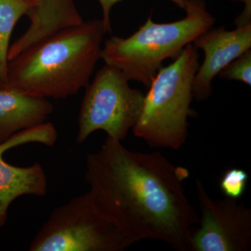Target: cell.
I'll list each match as a JSON object with an SVG mask.
<instances>
[{
    "label": "cell",
    "mask_w": 251,
    "mask_h": 251,
    "mask_svg": "<svg viewBox=\"0 0 251 251\" xmlns=\"http://www.w3.org/2000/svg\"><path fill=\"white\" fill-rule=\"evenodd\" d=\"M188 176L159 151H130L109 137L86 157L89 190L125 233L135 243L159 240L178 251H192L193 226L199 224L184 191Z\"/></svg>",
    "instance_id": "1"
},
{
    "label": "cell",
    "mask_w": 251,
    "mask_h": 251,
    "mask_svg": "<svg viewBox=\"0 0 251 251\" xmlns=\"http://www.w3.org/2000/svg\"><path fill=\"white\" fill-rule=\"evenodd\" d=\"M105 34L101 19L60 29L8 61V83L41 98L75 95L90 83Z\"/></svg>",
    "instance_id": "2"
},
{
    "label": "cell",
    "mask_w": 251,
    "mask_h": 251,
    "mask_svg": "<svg viewBox=\"0 0 251 251\" xmlns=\"http://www.w3.org/2000/svg\"><path fill=\"white\" fill-rule=\"evenodd\" d=\"M184 11L186 16L179 21L157 23L150 16L129 37L112 36L102 47L100 59L119 69L128 81L148 88L166 59L176 58L215 23L204 0H186Z\"/></svg>",
    "instance_id": "3"
},
{
    "label": "cell",
    "mask_w": 251,
    "mask_h": 251,
    "mask_svg": "<svg viewBox=\"0 0 251 251\" xmlns=\"http://www.w3.org/2000/svg\"><path fill=\"white\" fill-rule=\"evenodd\" d=\"M199 56L195 46L188 44L174 62L156 73L132 129L135 136L155 148L177 150L184 146L188 135V119L197 116L191 104Z\"/></svg>",
    "instance_id": "4"
},
{
    "label": "cell",
    "mask_w": 251,
    "mask_h": 251,
    "mask_svg": "<svg viewBox=\"0 0 251 251\" xmlns=\"http://www.w3.org/2000/svg\"><path fill=\"white\" fill-rule=\"evenodd\" d=\"M135 244L87 192L56 208L30 251H122Z\"/></svg>",
    "instance_id": "5"
},
{
    "label": "cell",
    "mask_w": 251,
    "mask_h": 251,
    "mask_svg": "<svg viewBox=\"0 0 251 251\" xmlns=\"http://www.w3.org/2000/svg\"><path fill=\"white\" fill-rule=\"evenodd\" d=\"M117 68L104 66L86 87L78 115L76 142L82 144L91 134L103 130L120 140L133 129L143 109L145 94L132 88Z\"/></svg>",
    "instance_id": "6"
},
{
    "label": "cell",
    "mask_w": 251,
    "mask_h": 251,
    "mask_svg": "<svg viewBox=\"0 0 251 251\" xmlns=\"http://www.w3.org/2000/svg\"><path fill=\"white\" fill-rule=\"evenodd\" d=\"M201 219L193 229L192 251L251 250V209L237 200L214 199L201 180L196 181Z\"/></svg>",
    "instance_id": "7"
},
{
    "label": "cell",
    "mask_w": 251,
    "mask_h": 251,
    "mask_svg": "<svg viewBox=\"0 0 251 251\" xmlns=\"http://www.w3.org/2000/svg\"><path fill=\"white\" fill-rule=\"evenodd\" d=\"M57 138L54 125L44 122L18 132L0 143V227L6 224L9 206L14 201L23 196H46L49 187L47 176L41 164L36 163L26 167L13 166L4 161L3 153L10 149L28 143L53 146Z\"/></svg>",
    "instance_id": "8"
},
{
    "label": "cell",
    "mask_w": 251,
    "mask_h": 251,
    "mask_svg": "<svg viewBox=\"0 0 251 251\" xmlns=\"http://www.w3.org/2000/svg\"><path fill=\"white\" fill-rule=\"evenodd\" d=\"M204 59L193 82V99L203 101L212 93V81L229 63L251 49V25L227 30L224 26L206 30L193 42Z\"/></svg>",
    "instance_id": "9"
},
{
    "label": "cell",
    "mask_w": 251,
    "mask_h": 251,
    "mask_svg": "<svg viewBox=\"0 0 251 251\" xmlns=\"http://www.w3.org/2000/svg\"><path fill=\"white\" fill-rule=\"evenodd\" d=\"M27 16L30 25L25 32L10 46L9 60L60 29L84 22L74 0H39L38 4Z\"/></svg>",
    "instance_id": "10"
},
{
    "label": "cell",
    "mask_w": 251,
    "mask_h": 251,
    "mask_svg": "<svg viewBox=\"0 0 251 251\" xmlns=\"http://www.w3.org/2000/svg\"><path fill=\"white\" fill-rule=\"evenodd\" d=\"M52 112L53 105L48 99L0 85V143L18 132L44 123Z\"/></svg>",
    "instance_id": "11"
},
{
    "label": "cell",
    "mask_w": 251,
    "mask_h": 251,
    "mask_svg": "<svg viewBox=\"0 0 251 251\" xmlns=\"http://www.w3.org/2000/svg\"><path fill=\"white\" fill-rule=\"evenodd\" d=\"M37 4L36 0H0V85H9L8 52L15 25Z\"/></svg>",
    "instance_id": "12"
},
{
    "label": "cell",
    "mask_w": 251,
    "mask_h": 251,
    "mask_svg": "<svg viewBox=\"0 0 251 251\" xmlns=\"http://www.w3.org/2000/svg\"><path fill=\"white\" fill-rule=\"evenodd\" d=\"M249 178V175L244 170L230 168L224 173L220 180V188L226 198L239 199L245 193Z\"/></svg>",
    "instance_id": "13"
},
{
    "label": "cell",
    "mask_w": 251,
    "mask_h": 251,
    "mask_svg": "<svg viewBox=\"0 0 251 251\" xmlns=\"http://www.w3.org/2000/svg\"><path fill=\"white\" fill-rule=\"evenodd\" d=\"M221 78L227 80L240 81L251 85V49L246 51L219 73Z\"/></svg>",
    "instance_id": "14"
},
{
    "label": "cell",
    "mask_w": 251,
    "mask_h": 251,
    "mask_svg": "<svg viewBox=\"0 0 251 251\" xmlns=\"http://www.w3.org/2000/svg\"><path fill=\"white\" fill-rule=\"evenodd\" d=\"M98 1L101 6L102 11H103V18L101 20L103 21L105 31H106V33L111 32L110 11H111L114 5L116 4L117 2H120L122 0H98ZM168 1H172L181 9L184 10L186 0H168Z\"/></svg>",
    "instance_id": "15"
},
{
    "label": "cell",
    "mask_w": 251,
    "mask_h": 251,
    "mask_svg": "<svg viewBox=\"0 0 251 251\" xmlns=\"http://www.w3.org/2000/svg\"><path fill=\"white\" fill-rule=\"evenodd\" d=\"M36 1H38V2H39V0H36Z\"/></svg>",
    "instance_id": "16"
}]
</instances>
